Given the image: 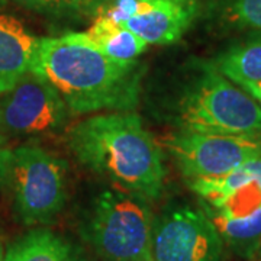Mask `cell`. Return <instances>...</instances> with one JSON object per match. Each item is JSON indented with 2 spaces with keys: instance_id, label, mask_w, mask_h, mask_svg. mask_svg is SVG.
Masks as SVG:
<instances>
[{
  "instance_id": "cell-10",
  "label": "cell",
  "mask_w": 261,
  "mask_h": 261,
  "mask_svg": "<svg viewBox=\"0 0 261 261\" xmlns=\"http://www.w3.org/2000/svg\"><path fill=\"white\" fill-rule=\"evenodd\" d=\"M38 41L18 19L0 13V93L32 71Z\"/></svg>"
},
{
  "instance_id": "cell-9",
  "label": "cell",
  "mask_w": 261,
  "mask_h": 261,
  "mask_svg": "<svg viewBox=\"0 0 261 261\" xmlns=\"http://www.w3.org/2000/svg\"><path fill=\"white\" fill-rule=\"evenodd\" d=\"M199 2L137 0V10L122 25L148 45H170L181 39L199 15Z\"/></svg>"
},
{
  "instance_id": "cell-21",
  "label": "cell",
  "mask_w": 261,
  "mask_h": 261,
  "mask_svg": "<svg viewBox=\"0 0 261 261\" xmlns=\"http://www.w3.org/2000/svg\"><path fill=\"white\" fill-rule=\"evenodd\" d=\"M178 2H186V3H193V2H199V0H178Z\"/></svg>"
},
{
  "instance_id": "cell-19",
  "label": "cell",
  "mask_w": 261,
  "mask_h": 261,
  "mask_svg": "<svg viewBox=\"0 0 261 261\" xmlns=\"http://www.w3.org/2000/svg\"><path fill=\"white\" fill-rule=\"evenodd\" d=\"M241 89H243L244 92H247V93L250 94L252 99L261 106V80L260 82H252V83L244 84V86H241Z\"/></svg>"
},
{
  "instance_id": "cell-5",
  "label": "cell",
  "mask_w": 261,
  "mask_h": 261,
  "mask_svg": "<svg viewBox=\"0 0 261 261\" xmlns=\"http://www.w3.org/2000/svg\"><path fill=\"white\" fill-rule=\"evenodd\" d=\"M6 181L25 225L53 222L65 203V163L41 147L12 149Z\"/></svg>"
},
{
  "instance_id": "cell-11",
  "label": "cell",
  "mask_w": 261,
  "mask_h": 261,
  "mask_svg": "<svg viewBox=\"0 0 261 261\" xmlns=\"http://www.w3.org/2000/svg\"><path fill=\"white\" fill-rule=\"evenodd\" d=\"M80 35L103 56L122 64L135 63L148 48L144 39L106 16L94 18L92 27L86 32H80Z\"/></svg>"
},
{
  "instance_id": "cell-23",
  "label": "cell",
  "mask_w": 261,
  "mask_h": 261,
  "mask_svg": "<svg viewBox=\"0 0 261 261\" xmlns=\"http://www.w3.org/2000/svg\"><path fill=\"white\" fill-rule=\"evenodd\" d=\"M258 254H260V255H261V248H260V252H258Z\"/></svg>"
},
{
  "instance_id": "cell-15",
  "label": "cell",
  "mask_w": 261,
  "mask_h": 261,
  "mask_svg": "<svg viewBox=\"0 0 261 261\" xmlns=\"http://www.w3.org/2000/svg\"><path fill=\"white\" fill-rule=\"evenodd\" d=\"M207 13L225 28L261 31V0H211Z\"/></svg>"
},
{
  "instance_id": "cell-13",
  "label": "cell",
  "mask_w": 261,
  "mask_h": 261,
  "mask_svg": "<svg viewBox=\"0 0 261 261\" xmlns=\"http://www.w3.org/2000/svg\"><path fill=\"white\" fill-rule=\"evenodd\" d=\"M215 67L237 86L261 80V31L225 49Z\"/></svg>"
},
{
  "instance_id": "cell-17",
  "label": "cell",
  "mask_w": 261,
  "mask_h": 261,
  "mask_svg": "<svg viewBox=\"0 0 261 261\" xmlns=\"http://www.w3.org/2000/svg\"><path fill=\"white\" fill-rule=\"evenodd\" d=\"M83 18H96L112 0H71Z\"/></svg>"
},
{
  "instance_id": "cell-3",
  "label": "cell",
  "mask_w": 261,
  "mask_h": 261,
  "mask_svg": "<svg viewBox=\"0 0 261 261\" xmlns=\"http://www.w3.org/2000/svg\"><path fill=\"white\" fill-rule=\"evenodd\" d=\"M180 129L222 134H261V106L226 79L215 64L200 61L174 105Z\"/></svg>"
},
{
  "instance_id": "cell-22",
  "label": "cell",
  "mask_w": 261,
  "mask_h": 261,
  "mask_svg": "<svg viewBox=\"0 0 261 261\" xmlns=\"http://www.w3.org/2000/svg\"><path fill=\"white\" fill-rule=\"evenodd\" d=\"M255 183L258 185V187H260V190H261V177H260V180H258V181H255Z\"/></svg>"
},
{
  "instance_id": "cell-7",
  "label": "cell",
  "mask_w": 261,
  "mask_h": 261,
  "mask_svg": "<svg viewBox=\"0 0 261 261\" xmlns=\"http://www.w3.org/2000/svg\"><path fill=\"white\" fill-rule=\"evenodd\" d=\"M67 112L60 92L47 79L31 71L0 93V134L13 137L49 134L64 125Z\"/></svg>"
},
{
  "instance_id": "cell-1",
  "label": "cell",
  "mask_w": 261,
  "mask_h": 261,
  "mask_svg": "<svg viewBox=\"0 0 261 261\" xmlns=\"http://www.w3.org/2000/svg\"><path fill=\"white\" fill-rule=\"evenodd\" d=\"M32 71L47 79L63 96L68 111L130 112L138 105L144 68L103 56L80 32L39 38Z\"/></svg>"
},
{
  "instance_id": "cell-20",
  "label": "cell",
  "mask_w": 261,
  "mask_h": 261,
  "mask_svg": "<svg viewBox=\"0 0 261 261\" xmlns=\"http://www.w3.org/2000/svg\"><path fill=\"white\" fill-rule=\"evenodd\" d=\"M5 260V252H3V247H2V244H0V261Z\"/></svg>"
},
{
  "instance_id": "cell-12",
  "label": "cell",
  "mask_w": 261,
  "mask_h": 261,
  "mask_svg": "<svg viewBox=\"0 0 261 261\" xmlns=\"http://www.w3.org/2000/svg\"><path fill=\"white\" fill-rule=\"evenodd\" d=\"M3 261H89L77 247L48 229H34L12 244Z\"/></svg>"
},
{
  "instance_id": "cell-4",
  "label": "cell",
  "mask_w": 261,
  "mask_h": 261,
  "mask_svg": "<svg viewBox=\"0 0 261 261\" xmlns=\"http://www.w3.org/2000/svg\"><path fill=\"white\" fill-rule=\"evenodd\" d=\"M154 218L147 199L125 190H106L92 205L84 240L105 261H152Z\"/></svg>"
},
{
  "instance_id": "cell-8",
  "label": "cell",
  "mask_w": 261,
  "mask_h": 261,
  "mask_svg": "<svg viewBox=\"0 0 261 261\" xmlns=\"http://www.w3.org/2000/svg\"><path fill=\"white\" fill-rule=\"evenodd\" d=\"M224 241L212 219L189 206L163 214L152 226V261H219Z\"/></svg>"
},
{
  "instance_id": "cell-6",
  "label": "cell",
  "mask_w": 261,
  "mask_h": 261,
  "mask_svg": "<svg viewBox=\"0 0 261 261\" xmlns=\"http://www.w3.org/2000/svg\"><path fill=\"white\" fill-rule=\"evenodd\" d=\"M187 180L215 177L261 157V134L222 135L180 129L166 141Z\"/></svg>"
},
{
  "instance_id": "cell-18",
  "label": "cell",
  "mask_w": 261,
  "mask_h": 261,
  "mask_svg": "<svg viewBox=\"0 0 261 261\" xmlns=\"http://www.w3.org/2000/svg\"><path fill=\"white\" fill-rule=\"evenodd\" d=\"M10 151L12 149L8 147V141L5 138V135L0 134V185L6 181L8 167H9Z\"/></svg>"
},
{
  "instance_id": "cell-2",
  "label": "cell",
  "mask_w": 261,
  "mask_h": 261,
  "mask_svg": "<svg viewBox=\"0 0 261 261\" xmlns=\"http://www.w3.org/2000/svg\"><path fill=\"white\" fill-rule=\"evenodd\" d=\"M70 148L86 167L121 190L144 199L159 197L166 170L163 151L138 115H94L70 132Z\"/></svg>"
},
{
  "instance_id": "cell-16",
  "label": "cell",
  "mask_w": 261,
  "mask_h": 261,
  "mask_svg": "<svg viewBox=\"0 0 261 261\" xmlns=\"http://www.w3.org/2000/svg\"><path fill=\"white\" fill-rule=\"evenodd\" d=\"M25 9L37 12L48 18L61 19V20H80L83 18L80 10L77 9L71 0H12Z\"/></svg>"
},
{
  "instance_id": "cell-14",
  "label": "cell",
  "mask_w": 261,
  "mask_h": 261,
  "mask_svg": "<svg viewBox=\"0 0 261 261\" xmlns=\"http://www.w3.org/2000/svg\"><path fill=\"white\" fill-rule=\"evenodd\" d=\"M216 226L222 241L245 258H251L261 248V206L241 218H219L207 215Z\"/></svg>"
}]
</instances>
